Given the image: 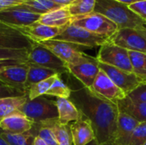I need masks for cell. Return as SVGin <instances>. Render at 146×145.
<instances>
[{
    "instance_id": "25",
    "label": "cell",
    "mask_w": 146,
    "mask_h": 145,
    "mask_svg": "<svg viewBox=\"0 0 146 145\" xmlns=\"http://www.w3.org/2000/svg\"><path fill=\"white\" fill-rule=\"evenodd\" d=\"M17 7L39 15H44L50 11L62 8L53 0H29L21 3Z\"/></svg>"
},
{
    "instance_id": "4",
    "label": "cell",
    "mask_w": 146,
    "mask_h": 145,
    "mask_svg": "<svg viewBox=\"0 0 146 145\" xmlns=\"http://www.w3.org/2000/svg\"><path fill=\"white\" fill-rule=\"evenodd\" d=\"M20 111L34 123L58 118L56 101L50 100L43 96L33 100H28Z\"/></svg>"
},
{
    "instance_id": "5",
    "label": "cell",
    "mask_w": 146,
    "mask_h": 145,
    "mask_svg": "<svg viewBox=\"0 0 146 145\" xmlns=\"http://www.w3.org/2000/svg\"><path fill=\"white\" fill-rule=\"evenodd\" d=\"M71 23L92 33L110 38L117 31V26L104 15L92 12L88 15L73 17Z\"/></svg>"
},
{
    "instance_id": "23",
    "label": "cell",
    "mask_w": 146,
    "mask_h": 145,
    "mask_svg": "<svg viewBox=\"0 0 146 145\" xmlns=\"http://www.w3.org/2000/svg\"><path fill=\"white\" fill-rule=\"evenodd\" d=\"M39 124L51 131L59 145H74L69 125L61 124L58 119L45 121Z\"/></svg>"
},
{
    "instance_id": "36",
    "label": "cell",
    "mask_w": 146,
    "mask_h": 145,
    "mask_svg": "<svg viewBox=\"0 0 146 145\" xmlns=\"http://www.w3.org/2000/svg\"><path fill=\"white\" fill-rule=\"evenodd\" d=\"M129 9L146 21V0L139 1L128 5Z\"/></svg>"
},
{
    "instance_id": "20",
    "label": "cell",
    "mask_w": 146,
    "mask_h": 145,
    "mask_svg": "<svg viewBox=\"0 0 146 145\" xmlns=\"http://www.w3.org/2000/svg\"><path fill=\"white\" fill-rule=\"evenodd\" d=\"M56 105L58 111V121L61 124L69 125L82 118V115L74 103L68 98H56Z\"/></svg>"
},
{
    "instance_id": "7",
    "label": "cell",
    "mask_w": 146,
    "mask_h": 145,
    "mask_svg": "<svg viewBox=\"0 0 146 145\" xmlns=\"http://www.w3.org/2000/svg\"><path fill=\"white\" fill-rule=\"evenodd\" d=\"M39 44L50 50L52 53H54L58 58L64 62L66 65L77 64L85 62L92 57L81 51L80 48L83 47L72 43L56 39H50Z\"/></svg>"
},
{
    "instance_id": "39",
    "label": "cell",
    "mask_w": 146,
    "mask_h": 145,
    "mask_svg": "<svg viewBox=\"0 0 146 145\" xmlns=\"http://www.w3.org/2000/svg\"><path fill=\"white\" fill-rule=\"evenodd\" d=\"M55 3H56L61 7H67L74 0H53Z\"/></svg>"
},
{
    "instance_id": "29",
    "label": "cell",
    "mask_w": 146,
    "mask_h": 145,
    "mask_svg": "<svg viewBox=\"0 0 146 145\" xmlns=\"http://www.w3.org/2000/svg\"><path fill=\"white\" fill-rule=\"evenodd\" d=\"M96 0H74L68 6V11L73 17L88 15L94 11Z\"/></svg>"
},
{
    "instance_id": "15",
    "label": "cell",
    "mask_w": 146,
    "mask_h": 145,
    "mask_svg": "<svg viewBox=\"0 0 146 145\" xmlns=\"http://www.w3.org/2000/svg\"><path fill=\"white\" fill-rule=\"evenodd\" d=\"M15 29L29 38L32 42L41 43L50 39H54L62 32L64 27H55L36 22L29 26L16 27Z\"/></svg>"
},
{
    "instance_id": "1",
    "label": "cell",
    "mask_w": 146,
    "mask_h": 145,
    "mask_svg": "<svg viewBox=\"0 0 146 145\" xmlns=\"http://www.w3.org/2000/svg\"><path fill=\"white\" fill-rule=\"evenodd\" d=\"M70 97L81 115L91 122L98 144L114 145L120 112L117 104L98 97L85 86L72 91Z\"/></svg>"
},
{
    "instance_id": "9",
    "label": "cell",
    "mask_w": 146,
    "mask_h": 145,
    "mask_svg": "<svg viewBox=\"0 0 146 145\" xmlns=\"http://www.w3.org/2000/svg\"><path fill=\"white\" fill-rule=\"evenodd\" d=\"M96 59L99 62L133 73L128 50L114 44L110 40L100 46Z\"/></svg>"
},
{
    "instance_id": "44",
    "label": "cell",
    "mask_w": 146,
    "mask_h": 145,
    "mask_svg": "<svg viewBox=\"0 0 146 145\" xmlns=\"http://www.w3.org/2000/svg\"><path fill=\"white\" fill-rule=\"evenodd\" d=\"M0 145H8V144L6 143V141L2 138L1 135H0Z\"/></svg>"
},
{
    "instance_id": "24",
    "label": "cell",
    "mask_w": 146,
    "mask_h": 145,
    "mask_svg": "<svg viewBox=\"0 0 146 145\" xmlns=\"http://www.w3.org/2000/svg\"><path fill=\"white\" fill-rule=\"evenodd\" d=\"M27 101V95L0 97V121L14 112L20 111Z\"/></svg>"
},
{
    "instance_id": "48",
    "label": "cell",
    "mask_w": 146,
    "mask_h": 145,
    "mask_svg": "<svg viewBox=\"0 0 146 145\" xmlns=\"http://www.w3.org/2000/svg\"><path fill=\"white\" fill-rule=\"evenodd\" d=\"M2 85H2V84H1V83H0V86H2Z\"/></svg>"
},
{
    "instance_id": "33",
    "label": "cell",
    "mask_w": 146,
    "mask_h": 145,
    "mask_svg": "<svg viewBox=\"0 0 146 145\" xmlns=\"http://www.w3.org/2000/svg\"><path fill=\"white\" fill-rule=\"evenodd\" d=\"M30 132L34 137L38 136L43 138L48 145H59L51 131L49 128L40 125L39 123H34L33 128L30 130Z\"/></svg>"
},
{
    "instance_id": "42",
    "label": "cell",
    "mask_w": 146,
    "mask_h": 145,
    "mask_svg": "<svg viewBox=\"0 0 146 145\" xmlns=\"http://www.w3.org/2000/svg\"><path fill=\"white\" fill-rule=\"evenodd\" d=\"M117 2H120L121 3H124V4H127V5H130V4H133L134 3H137V2H139V1H143V0H115Z\"/></svg>"
},
{
    "instance_id": "32",
    "label": "cell",
    "mask_w": 146,
    "mask_h": 145,
    "mask_svg": "<svg viewBox=\"0 0 146 145\" xmlns=\"http://www.w3.org/2000/svg\"><path fill=\"white\" fill-rule=\"evenodd\" d=\"M60 75L61 74L57 75L45 95L52 96L56 98H69L72 93V90L63 82Z\"/></svg>"
},
{
    "instance_id": "40",
    "label": "cell",
    "mask_w": 146,
    "mask_h": 145,
    "mask_svg": "<svg viewBox=\"0 0 146 145\" xmlns=\"http://www.w3.org/2000/svg\"><path fill=\"white\" fill-rule=\"evenodd\" d=\"M33 145H48L46 144V142L43 139V138H41L40 137H35V138H34V141H33Z\"/></svg>"
},
{
    "instance_id": "10",
    "label": "cell",
    "mask_w": 146,
    "mask_h": 145,
    "mask_svg": "<svg viewBox=\"0 0 146 145\" xmlns=\"http://www.w3.org/2000/svg\"><path fill=\"white\" fill-rule=\"evenodd\" d=\"M110 41L128 51L146 53V38L138 29H118V31L110 38Z\"/></svg>"
},
{
    "instance_id": "41",
    "label": "cell",
    "mask_w": 146,
    "mask_h": 145,
    "mask_svg": "<svg viewBox=\"0 0 146 145\" xmlns=\"http://www.w3.org/2000/svg\"><path fill=\"white\" fill-rule=\"evenodd\" d=\"M20 62H0V71L6 66H9V65H14V64H19Z\"/></svg>"
},
{
    "instance_id": "49",
    "label": "cell",
    "mask_w": 146,
    "mask_h": 145,
    "mask_svg": "<svg viewBox=\"0 0 146 145\" xmlns=\"http://www.w3.org/2000/svg\"><path fill=\"white\" fill-rule=\"evenodd\" d=\"M143 145H146V142H145V144H143Z\"/></svg>"
},
{
    "instance_id": "31",
    "label": "cell",
    "mask_w": 146,
    "mask_h": 145,
    "mask_svg": "<svg viewBox=\"0 0 146 145\" xmlns=\"http://www.w3.org/2000/svg\"><path fill=\"white\" fill-rule=\"evenodd\" d=\"M57 75H59V73L55 74V75H53V76H51V77H50V78H48L43 81H40L38 83L33 85L27 90V95L28 100H33L37 97H41V96H44L46 94V92L49 91V89L50 88L51 85L55 81Z\"/></svg>"
},
{
    "instance_id": "3",
    "label": "cell",
    "mask_w": 146,
    "mask_h": 145,
    "mask_svg": "<svg viewBox=\"0 0 146 145\" xmlns=\"http://www.w3.org/2000/svg\"><path fill=\"white\" fill-rule=\"evenodd\" d=\"M54 39L72 43L85 48L102 46L110 40V38L92 33L72 23L68 25Z\"/></svg>"
},
{
    "instance_id": "13",
    "label": "cell",
    "mask_w": 146,
    "mask_h": 145,
    "mask_svg": "<svg viewBox=\"0 0 146 145\" xmlns=\"http://www.w3.org/2000/svg\"><path fill=\"white\" fill-rule=\"evenodd\" d=\"M41 15L15 6L0 11V22L8 26L16 28L38 22Z\"/></svg>"
},
{
    "instance_id": "22",
    "label": "cell",
    "mask_w": 146,
    "mask_h": 145,
    "mask_svg": "<svg viewBox=\"0 0 146 145\" xmlns=\"http://www.w3.org/2000/svg\"><path fill=\"white\" fill-rule=\"evenodd\" d=\"M71 21L72 16L67 6L42 15L38 22L55 27H65L71 23Z\"/></svg>"
},
{
    "instance_id": "34",
    "label": "cell",
    "mask_w": 146,
    "mask_h": 145,
    "mask_svg": "<svg viewBox=\"0 0 146 145\" xmlns=\"http://www.w3.org/2000/svg\"><path fill=\"white\" fill-rule=\"evenodd\" d=\"M146 142V122L139 125L133 132L127 145H143Z\"/></svg>"
},
{
    "instance_id": "12",
    "label": "cell",
    "mask_w": 146,
    "mask_h": 145,
    "mask_svg": "<svg viewBox=\"0 0 146 145\" xmlns=\"http://www.w3.org/2000/svg\"><path fill=\"white\" fill-rule=\"evenodd\" d=\"M90 91L98 97L115 103H117L120 100H122L127 97V95L101 69L97 75L93 85L90 88Z\"/></svg>"
},
{
    "instance_id": "18",
    "label": "cell",
    "mask_w": 146,
    "mask_h": 145,
    "mask_svg": "<svg viewBox=\"0 0 146 145\" xmlns=\"http://www.w3.org/2000/svg\"><path fill=\"white\" fill-rule=\"evenodd\" d=\"M74 145H86L95 140V134L91 122L82 115L79 121L69 124Z\"/></svg>"
},
{
    "instance_id": "43",
    "label": "cell",
    "mask_w": 146,
    "mask_h": 145,
    "mask_svg": "<svg viewBox=\"0 0 146 145\" xmlns=\"http://www.w3.org/2000/svg\"><path fill=\"white\" fill-rule=\"evenodd\" d=\"M138 30L140 32V33L145 37L146 38V26H142V27H139V28H138Z\"/></svg>"
},
{
    "instance_id": "46",
    "label": "cell",
    "mask_w": 146,
    "mask_h": 145,
    "mask_svg": "<svg viewBox=\"0 0 146 145\" xmlns=\"http://www.w3.org/2000/svg\"><path fill=\"white\" fill-rule=\"evenodd\" d=\"M14 1H15V2H17V3H22L27 2V1H29V0H14Z\"/></svg>"
},
{
    "instance_id": "6",
    "label": "cell",
    "mask_w": 146,
    "mask_h": 145,
    "mask_svg": "<svg viewBox=\"0 0 146 145\" xmlns=\"http://www.w3.org/2000/svg\"><path fill=\"white\" fill-rule=\"evenodd\" d=\"M27 63L52 69L60 74L68 72L66 63L39 43L33 42L28 51Z\"/></svg>"
},
{
    "instance_id": "11",
    "label": "cell",
    "mask_w": 146,
    "mask_h": 145,
    "mask_svg": "<svg viewBox=\"0 0 146 145\" xmlns=\"http://www.w3.org/2000/svg\"><path fill=\"white\" fill-rule=\"evenodd\" d=\"M98 67L103 70L110 79L127 96L135 88L145 83L142 79L137 77L133 73H129L125 70L102 63L98 62Z\"/></svg>"
},
{
    "instance_id": "30",
    "label": "cell",
    "mask_w": 146,
    "mask_h": 145,
    "mask_svg": "<svg viewBox=\"0 0 146 145\" xmlns=\"http://www.w3.org/2000/svg\"><path fill=\"white\" fill-rule=\"evenodd\" d=\"M0 135L8 145H33L35 137L29 132L24 133H9L0 131Z\"/></svg>"
},
{
    "instance_id": "37",
    "label": "cell",
    "mask_w": 146,
    "mask_h": 145,
    "mask_svg": "<svg viewBox=\"0 0 146 145\" xmlns=\"http://www.w3.org/2000/svg\"><path fill=\"white\" fill-rule=\"evenodd\" d=\"M21 3L14 0H0V11L20 5Z\"/></svg>"
},
{
    "instance_id": "47",
    "label": "cell",
    "mask_w": 146,
    "mask_h": 145,
    "mask_svg": "<svg viewBox=\"0 0 146 145\" xmlns=\"http://www.w3.org/2000/svg\"><path fill=\"white\" fill-rule=\"evenodd\" d=\"M0 26H3V27H7L8 26H6V25H4V24H3V23H1L0 22ZM10 27V26H9Z\"/></svg>"
},
{
    "instance_id": "38",
    "label": "cell",
    "mask_w": 146,
    "mask_h": 145,
    "mask_svg": "<svg viewBox=\"0 0 146 145\" xmlns=\"http://www.w3.org/2000/svg\"><path fill=\"white\" fill-rule=\"evenodd\" d=\"M19 95V94H18ZM11 96H17L15 95V91L5 87L4 85L0 86V97H11Z\"/></svg>"
},
{
    "instance_id": "14",
    "label": "cell",
    "mask_w": 146,
    "mask_h": 145,
    "mask_svg": "<svg viewBox=\"0 0 146 145\" xmlns=\"http://www.w3.org/2000/svg\"><path fill=\"white\" fill-rule=\"evenodd\" d=\"M67 68L68 73L73 74L88 89L92 87L100 71L98 61L93 57L77 64H67Z\"/></svg>"
},
{
    "instance_id": "21",
    "label": "cell",
    "mask_w": 146,
    "mask_h": 145,
    "mask_svg": "<svg viewBox=\"0 0 146 145\" xmlns=\"http://www.w3.org/2000/svg\"><path fill=\"white\" fill-rule=\"evenodd\" d=\"M116 104L119 111L130 115L139 123L146 122V103L131 100L127 96Z\"/></svg>"
},
{
    "instance_id": "19",
    "label": "cell",
    "mask_w": 146,
    "mask_h": 145,
    "mask_svg": "<svg viewBox=\"0 0 146 145\" xmlns=\"http://www.w3.org/2000/svg\"><path fill=\"white\" fill-rule=\"evenodd\" d=\"M139 125V121L130 115L120 111L114 145H127L133 132Z\"/></svg>"
},
{
    "instance_id": "27",
    "label": "cell",
    "mask_w": 146,
    "mask_h": 145,
    "mask_svg": "<svg viewBox=\"0 0 146 145\" xmlns=\"http://www.w3.org/2000/svg\"><path fill=\"white\" fill-rule=\"evenodd\" d=\"M133 73L146 83V53L128 51Z\"/></svg>"
},
{
    "instance_id": "8",
    "label": "cell",
    "mask_w": 146,
    "mask_h": 145,
    "mask_svg": "<svg viewBox=\"0 0 146 145\" xmlns=\"http://www.w3.org/2000/svg\"><path fill=\"white\" fill-rule=\"evenodd\" d=\"M27 63L6 66L0 71V83L19 95H27Z\"/></svg>"
},
{
    "instance_id": "2",
    "label": "cell",
    "mask_w": 146,
    "mask_h": 145,
    "mask_svg": "<svg viewBox=\"0 0 146 145\" xmlns=\"http://www.w3.org/2000/svg\"><path fill=\"white\" fill-rule=\"evenodd\" d=\"M93 12L107 17L117 26L118 29H138L146 26L145 21L132 11L128 5L115 0H96Z\"/></svg>"
},
{
    "instance_id": "17",
    "label": "cell",
    "mask_w": 146,
    "mask_h": 145,
    "mask_svg": "<svg viewBox=\"0 0 146 145\" xmlns=\"http://www.w3.org/2000/svg\"><path fill=\"white\" fill-rule=\"evenodd\" d=\"M33 42L13 27L0 26V48L30 50Z\"/></svg>"
},
{
    "instance_id": "28",
    "label": "cell",
    "mask_w": 146,
    "mask_h": 145,
    "mask_svg": "<svg viewBox=\"0 0 146 145\" xmlns=\"http://www.w3.org/2000/svg\"><path fill=\"white\" fill-rule=\"evenodd\" d=\"M29 50L0 48V62H16L27 63Z\"/></svg>"
},
{
    "instance_id": "16",
    "label": "cell",
    "mask_w": 146,
    "mask_h": 145,
    "mask_svg": "<svg viewBox=\"0 0 146 145\" xmlns=\"http://www.w3.org/2000/svg\"><path fill=\"white\" fill-rule=\"evenodd\" d=\"M34 122L28 119L22 112L16 111L0 121V131L9 133H24L29 132Z\"/></svg>"
},
{
    "instance_id": "26",
    "label": "cell",
    "mask_w": 146,
    "mask_h": 145,
    "mask_svg": "<svg viewBox=\"0 0 146 145\" xmlns=\"http://www.w3.org/2000/svg\"><path fill=\"white\" fill-rule=\"evenodd\" d=\"M58 73L55 70L42 68L36 65L28 64V72H27V90H28L33 85L43 81ZM60 74V73H59Z\"/></svg>"
},
{
    "instance_id": "35",
    "label": "cell",
    "mask_w": 146,
    "mask_h": 145,
    "mask_svg": "<svg viewBox=\"0 0 146 145\" xmlns=\"http://www.w3.org/2000/svg\"><path fill=\"white\" fill-rule=\"evenodd\" d=\"M127 97L133 101L146 103V83H143L130 92Z\"/></svg>"
},
{
    "instance_id": "45",
    "label": "cell",
    "mask_w": 146,
    "mask_h": 145,
    "mask_svg": "<svg viewBox=\"0 0 146 145\" xmlns=\"http://www.w3.org/2000/svg\"><path fill=\"white\" fill-rule=\"evenodd\" d=\"M86 145H100L99 144H98V142L95 139V140H93V141H92L91 143H89L88 144Z\"/></svg>"
}]
</instances>
